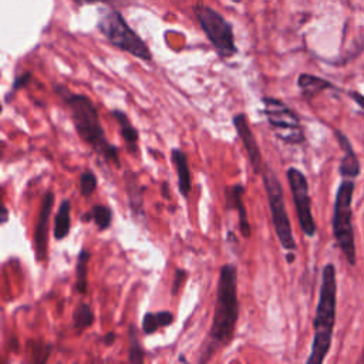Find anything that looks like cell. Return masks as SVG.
Segmentation results:
<instances>
[{"label": "cell", "instance_id": "1", "mask_svg": "<svg viewBox=\"0 0 364 364\" xmlns=\"http://www.w3.org/2000/svg\"><path fill=\"white\" fill-rule=\"evenodd\" d=\"M237 318H239L237 269L233 263H226L219 270L215 313H213L209 333L205 340V346H203V351L200 354L199 363L209 361L218 350L232 343Z\"/></svg>", "mask_w": 364, "mask_h": 364}, {"label": "cell", "instance_id": "2", "mask_svg": "<svg viewBox=\"0 0 364 364\" xmlns=\"http://www.w3.org/2000/svg\"><path fill=\"white\" fill-rule=\"evenodd\" d=\"M53 91L61 98L70 111L71 121L78 136L105 161L121 168L118 148L107 139L100 121V114L92 100L84 94H74L61 84H53Z\"/></svg>", "mask_w": 364, "mask_h": 364}, {"label": "cell", "instance_id": "3", "mask_svg": "<svg viewBox=\"0 0 364 364\" xmlns=\"http://www.w3.org/2000/svg\"><path fill=\"white\" fill-rule=\"evenodd\" d=\"M337 280L336 267L327 263L321 272V284L318 291V301L313 320V343L311 351L307 357V364H321L331 347L333 328L336 323V304H337Z\"/></svg>", "mask_w": 364, "mask_h": 364}, {"label": "cell", "instance_id": "4", "mask_svg": "<svg viewBox=\"0 0 364 364\" xmlns=\"http://www.w3.org/2000/svg\"><path fill=\"white\" fill-rule=\"evenodd\" d=\"M353 193H354L353 179L343 178V181L337 188L334 209H333V235L350 266H354L357 262L354 229H353V209H351Z\"/></svg>", "mask_w": 364, "mask_h": 364}, {"label": "cell", "instance_id": "5", "mask_svg": "<svg viewBox=\"0 0 364 364\" xmlns=\"http://www.w3.org/2000/svg\"><path fill=\"white\" fill-rule=\"evenodd\" d=\"M262 181L263 186L266 191L267 202H269V209L272 215V222L273 228L276 232V236L282 245V247L287 252H294L297 249L293 232H291V225L290 219L287 216L286 210V202H284V195H283V186L280 179L277 178L276 172L264 164L263 171H262Z\"/></svg>", "mask_w": 364, "mask_h": 364}, {"label": "cell", "instance_id": "6", "mask_svg": "<svg viewBox=\"0 0 364 364\" xmlns=\"http://www.w3.org/2000/svg\"><path fill=\"white\" fill-rule=\"evenodd\" d=\"M98 28L117 48L142 60L151 61L152 54L145 41L128 26L119 11L109 10L98 20Z\"/></svg>", "mask_w": 364, "mask_h": 364}, {"label": "cell", "instance_id": "7", "mask_svg": "<svg viewBox=\"0 0 364 364\" xmlns=\"http://www.w3.org/2000/svg\"><path fill=\"white\" fill-rule=\"evenodd\" d=\"M193 14L220 58H230L237 54L232 26L220 13L209 6L196 4Z\"/></svg>", "mask_w": 364, "mask_h": 364}, {"label": "cell", "instance_id": "8", "mask_svg": "<svg viewBox=\"0 0 364 364\" xmlns=\"http://www.w3.org/2000/svg\"><path fill=\"white\" fill-rule=\"evenodd\" d=\"M263 115L270 124L274 135L284 144H303L306 136L299 115L289 108L282 100L274 97H263Z\"/></svg>", "mask_w": 364, "mask_h": 364}, {"label": "cell", "instance_id": "9", "mask_svg": "<svg viewBox=\"0 0 364 364\" xmlns=\"http://www.w3.org/2000/svg\"><path fill=\"white\" fill-rule=\"evenodd\" d=\"M286 178L289 182V188L291 192L294 209L297 213V220L301 228V232L307 237H313L316 235V222L311 213V199L309 193V182L306 175L294 166H290L286 171Z\"/></svg>", "mask_w": 364, "mask_h": 364}, {"label": "cell", "instance_id": "10", "mask_svg": "<svg viewBox=\"0 0 364 364\" xmlns=\"http://www.w3.org/2000/svg\"><path fill=\"white\" fill-rule=\"evenodd\" d=\"M54 205V193L48 191L43 196L40 213L34 226V233H33V247H34V255L37 262H44L47 260V249H48V222H50V215L51 209Z\"/></svg>", "mask_w": 364, "mask_h": 364}, {"label": "cell", "instance_id": "11", "mask_svg": "<svg viewBox=\"0 0 364 364\" xmlns=\"http://www.w3.org/2000/svg\"><path fill=\"white\" fill-rule=\"evenodd\" d=\"M233 127H235V131L237 134V136L240 138L243 146H245V151L247 154V158H249V164L252 166V171L255 175H260L262 171H263V158H262V152L259 149V145L256 142V138H255V134L249 125V121L246 118V115L243 112H237L235 114L233 119Z\"/></svg>", "mask_w": 364, "mask_h": 364}, {"label": "cell", "instance_id": "12", "mask_svg": "<svg viewBox=\"0 0 364 364\" xmlns=\"http://www.w3.org/2000/svg\"><path fill=\"white\" fill-rule=\"evenodd\" d=\"M243 193H245V186L242 183H233V185L225 186L226 208L233 209L239 213V232L245 239H249L252 235V229H250V222L247 219V210L243 203Z\"/></svg>", "mask_w": 364, "mask_h": 364}, {"label": "cell", "instance_id": "13", "mask_svg": "<svg viewBox=\"0 0 364 364\" xmlns=\"http://www.w3.org/2000/svg\"><path fill=\"white\" fill-rule=\"evenodd\" d=\"M124 183H125V192L128 199V206L134 215L135 219H145V209H144V191L145 186H142L138 181V176L131 169L124 171Z\"/></svg>", "mask_w": 364, "mask_h": 364}, {"label": "cell", "instance_id": "14", "mask_svg": "<svg viewBox=\"0 0 364 364\" xmlns=\"http://www.w3.org/2000/svg\"><path fill=\"white\" fill-rule=\"evenodd\" d=\"M334 135L337 138V142L343 151V158L340 161V175L343 178H348V179H354L355 176L360 175V161L351 146L350 139L338 129L334 131Z\"/></svg>", "mask_w": 364, "mask_h": 364}, {"label": "cell", "instance_id": "15", "mask_svg": "<svg viewBox=\"0 0 364 364\" xmlns=\"http://www.w3.org/2000/svg\"><path fill=\"white\" fill-rule=\"evenodd\" d=\"M171 161L176 171L179 193L185 199H188L189 193L192 191V176H191V171H189L188 156L181 148H172L171 149Z\"/></svg>", "mask_w": 364, "mask_h": 364}, {"label": "cell", "instance_id": "16", "mask_svg": "<svg viewBox=\"0 0 364 364\" xmlns=\"http://www.w3.org/2000/svg\"><path fill=\"white\" fill-rule=\"evenodd\" d=\"M111 115L114 117V119L119 125V132H121V136H122V139L127 145L128 152L132 154V155H136L138 154V139H139L138 129L132 125L127 112L115 108V109L111 111Z\"/></svg>", "mask_w": 364, "mask_h": 364}, {"label": "cell", "instance_id": "17", "mask_svg": "<svg viewBox=\"0 0 364 364\" xmlns=\"http://www.w3.org/2000/svg\"><path fill=\"white\" fill-rule=\"evenodd\" d=\"M297 87L300 88V92L301 95L306 98V100H311L313 97H316L317 94H320L321 91L327 90V88H331L333 84L328 82L327 80L324 78H320L317 75H313V74H300L299 78H297Z\"/></svg>", "mask_w": 364, "mask_h": 364}, {"label": "cell", "instance_id": "18", "mask_svg": "<svg viewBox=\"0 0 364 364\" xmlns=\"http://www.w3.org/2000/svg\"><path fill=\"white\" fill-rule=\"evenodd\" d=\"M70 228H71V202L68 199H63L54 216V226H53L54 239L63 240L68 235Z\"/></svg>", "mask_w": 364, "mask_h": 364}, {"label": "cell", "instance_id": "19", "mask_svg": "<svg viewBox=\"0 0 364 364\" xmlns=\"http://www.w3.org/2000/svg\"><path fill=\"white\" fill-rule=\"evenodd\" d=\"M82 222H94L100 230H105L112 223V209L102 203H95L81 216Z\"/></svg>", "mask_w": 364, "mask_h": 364}, {"label": "cell", "instance_id": "20", "mask_svg": "<svg viewBox=\"0 0 364 364\" xmlns=\"http://www.w3.org/2000/svg\"><path fill=\"white\" fill-rule=\"evenodd\" d=\"M90 259H91V253L87 249H81L77 256V264H75V290L80 294L87 293Z\"/></svg>", "mask_w": 364, "mask_h": 364}, {"label": "cell", "instance_id": "21", "mask_svg": "<svg viewBox=\"0 0 364 364\" xmlns=\"http://www.w3.org/2000/svg\"><path fill=\"white\" fill-rule=\"evenodd\" d=\"M94 311L92 307L88 303L81 301L80 304H77V307L74 309L73 313V326L77 331L82 333L85 328L91 327L94 324Z\"/></svg>", "mask_w": 364, "mask_h": 364}, {"label": "cell", "instance_id": "22", "mask_svg": "<svg viewBox=\"0 0 364 364\" xmlns=\"http://www.w3.org/2000/svg\"><path fill=\"white\" fill-rule=\"evenodd\" d=\"M144 350L138 338V333L134 324L128 326V361L134 364L144 363Z\"/></svg>", "mask_w": 364, "mask_h": 364}, {"label": "cell", "instance_id": "23", "mask_svg": "<svg viewBox=\"0 0 364 364\" xmlns=\"http://www.w3.org/2000/svg\"><path fill=\"white\" fill-rule=\"evenodd\" d=\"M97 189V176L91 169H85L80 173V193L84 198L91 196Z\"/></svg>", "mask_w": 364, "mask_h": 364}, {"label": "cell", "instance_id": "24", "mask_svg": "<svg viewBox=\"0 0 364 364\" xmlns=\"http://www.w3.org/2000/svg\"><path fill=\"white\" fill-rule=\"evenodd\" d=\"M158 328H159V324H158L155 313H152V311L145 313L144 318H142V331L145 334H154Z\"/></svg>", "mask_w": 364, "mask_h": 364}, {"label": "cell", "instance_id": "25", "mask_svg": "<svg viewBox=\"0 0 364 364\" xmlns=\"http://www.w3.org/2000/svg\"><path fill=\"white\" fill-rule=\"evenodd\" d=\"M186 276H188V273H186L185 269H176V270H175L173 280H172V286H171V294H172V296H176V294H178L179 289L182 287L183 282L186 280Z\"/></svg>", "mask_w": 364, "mask_h": 364}, {"label": "cell", "instance_id": "26", "mask_svg": "<svg viewBox=\"0 0 364 364\" xmlns=\"http://www.w3.org/2000/svg\"><path fill=\"white\" fill-rule=\"evenodd\" d=\"M31 81V73H23V74H20V75H17L16 78H14V81H13V87H11V91L13 92H16L17 90H21V88H24L28 82ZM10 91V92H11Z\"/></svg>", "mask_w": 364, "mask_h": 364}, {"label": "cell", "instance_id": "27", "mask_svg": "<svg viewBox=\"0 0 364 364\" xmlns=\"http://www.w3.org/2000/svg\"><path fill=\"white\" fill-rule=\"evenodd\" d=\"M348 95L355 101V104H357L358 107H361V108L364 109V95H363V94H360L358 91H350Z\"/></svg>", "mask_w": 364, "mask_h": 364}, {"label": "cell", "instance_id": "28", "mask_svg": "<svg viewBox=\"0 0 364 364\" xmlns=\"http://www.w3.org/2000/svg\"><path fill=\"white\" fill-rule=\"evenodd\" d=\"M115 338H117V334L114 331H108L107 334H104L102 343H104V346L109 347V346H112L115 343Z\"/></svg>", "mask_w": 364, "mask_h": 364}, {"label": "cell", "instance_id": "29", "mask_svg": "<svg viewBox=\"0 0 364 364\" xmlns=\"http://www.w3.org/2000/svg\"><path fill=\"white\" fill-rule=\"evenodd\" d=\"M161 195L164 199H168L169 198V191H168V182H162L161 183Z\"/></svg>", "mask_w": 364, "mask_h": 364}, {"label": "cell", "instance_id": "30", "mask_svg": "<svg viewBox=\"0 0 364 364\" xmlns=\"http://www.w3.org/2000/svg\"><path fill=\"white\" fill-rule=\"evenodd\" d=\"M77 4H80V6H84V4H91V3H100V1H102V3H105V1H109V0H74Z\"/></svg>", "mask_w": 364, "mask_h": 364}, {"label": "cell", "instance_id": "31", "mask_svg": "<svg viewBox=\"0 0 364 364\" xmlns=\"http://www.w3.org/2000/svg\"><path fill=\"white\" fill-rule=\"evenodd\" d=\"M9 220V209L6 205H3V212H1V223H6Z\"/></svg>", "mask_w": 364, "mask_h": 364}, {"label": "cell", "instance_id": "32", "mask_svg": "<svg viewBox=\"0 0 364 364\" xmlns=\"http://www.w3.org/2000/svg\"><path fill=\"white\" fill-rule=\"evenodd\" d=\"M286 259H287V263H293L294 262V252H287Z\"/></svg>", "mask_w": 364, "mask_h": 364}, {"label": "cell", "instance_id": "33", "mask_svg": "<svg viewBox=\"0 0 364 364\" xmlns=\"http://www.w3.org/2000/svg\"><path fill=\"white\" fill-rule=\"evenodd\" d=\"M178 360H179V361H186V358H185L183 355H179V358H178Z\"/></svg>", "mask_w": 364, "mask_h": 364}, {"label": "cell", "instance_id": "34", "mask_svg": "<svg viewBox=\"0 0 364 364\" xmlns=\"http://www.w3.org/2000/svg\"><path fill=\"white\" fill-rule=\"evenodd\" d=\"M361 363H364V348H363V355H361V360H360Z\"/></svg>", "mask_w": 364, "mask_h": 364}, {"label": "cell", "instance_id": "35", "mask_svg": "<svg viewBox=\"0 0 364 364\" xmlns=\"http://www.w3.org/2000/svg\"><path fill=\"white\" fill-rule=\"evenodd\" d=\"M230 1H233V3H240L242 0H230Z\"/></svg>", "mask_w": 364, "mask_h": 364}]
</instances>
